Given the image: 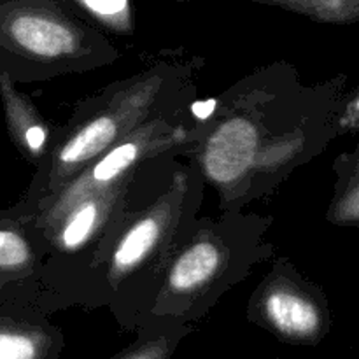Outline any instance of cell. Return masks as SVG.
<instances>
[{"label": "cell", "mask_w": 359, "mask_h": 359, "mask_svg": "<svg viewBox=\"0 0 359 359\" xmlns=\"http://www.w3.org/2000/svg\"><path fill=\"white\" fill-rule=\"evenodd\" d=\"M46 238L28 217L0 210V297L23 300L44 279Z\"/></svg>", "instance_id": "277c9868"}, {"label": "cell", "mask_w": 359, "mask_h": 359, "mask_svg": "<svg viewBox=\"0 0 359 359\" xmlns=\"http://www.w3.org/2000/svg\"><path fill=\"white\" fill-rule=\"evenodd\" d=\"M200 196L202 181L195 174L175 170L174 182L165 186L160 196L151 198V207L137 210L133 221L128 219L125 205L93 256L95 284H109L114 290L130 284L144 287L160 284L193 226L188 217L195 216Z\"/></svg>", "instance_id": "6da1fadb"}, {"label": "cell", "mask_w": 359, "mask_h": 359, "mask_svg": "<svg viewBox=\"0 0 359 359\" xmlns=\"http://www.w3.org/2000/svg\"><path fill=\"white\" fill-rule=\"evenodd\" d=\"M328 219L337 226H359V175L335 189Z\"/></svg>", "instance_id": "30bf717a"}, {"label": "cell", "mask_w": 359, "mask_h": 359, "mask_svg": "<svg viewBox=\"0 0 359 359\" xmlns=\"http://www.w3.org/2000/svg\"><path fill=\"white\" fill-rule=\"evenodd\" d=\"M224 226L226 223L205 224L203 230H196L195 224L189 228L184 242L165 269L161 293L195 300L241 279V269L248 270L251 262H235V235L231 230L223 235Z\"/></svg>", "instance_id": "3957f363"}, {"label": "cell", "mask_w": 359, "mask_h": 359, "mask_svg": "<svg viewBox=\"0 0 359 359\" xmlns=\"http://www.w3.org/2000/svg\"><path fill=\"white\" fill-rule=\"evenodd\" d=\"M305 14L325 23H358L359 0H258Z\"/></svg>", "instance_id": "ba28073f"}, {"label": "cell", "mask_w": 359, "mask_h": 359, "mask_svg": "<svg viewBox=\"0 0 359 359\" xmlns=\"http://www.w3.org/2000/svg\"><path fill=\"white\" fill-rule=\"evenodd\" d=\"M259 132L245 116H235L217 126L203 149L202 167L217 184H230L244 177L258 156Z\"/></svg>", "instance_id": "8992f818"}, {"label": "cell", "mask_w": 359, "mask_h": 359, "mask_svg": "<svg viewBox=\"0 0 359 359\" xmlns=\"http://www.w3.org/2000/svg\"><path fill=\"white\" fill-rule=\"evenodd\" d=\"M95 39L67 0H0V74L13 83L34 67L67 63Z\"/></svg>", "instance_id": "7a4b0ae2"}, {"label": "cell", "mask_w": 359, "mask_h": 359, "mask_svg": "<svg viewBox=\"0 0 359 359\" xmlns=\"http://www.w3.org/2000/svg\"><path fill=\"white\" fill-rule=\"evenodd\" d=\"M262 312L277 333L297 342H316L328 330L326 300L297 279L270 286L262 298Z\"/></svg>", "instance_id": "5b68a950"}, {"label": "cell", "mask_w": 359, "mask_h": 359, "mask_svg": "<svg viewBox=\"0 0 359 359\" xmlns=\"http://www.w3.org/2000/svg\"><path fill=\"white\" fill-rule=\"evenodd\" d=\"M217 100H202V102H193L189 105V112L193 114V118H196L198 121H207V119L212 118V114L216 112Z\"/></svg>", "instance_id": "5bb4252c"}, {"label": "cell", "mask_w": 359, "mask_h": 359, "mask_svg": "<svg viewBox=\"0 0 359 359\" xmlns=\"http://www.w3.org/2000/svg\"><path fill=\"white\" fill-rule=\"evenodd\" d=\"M337 135L358 133L359 137V90L351 97H340L335 114Z\"/></svg>", "instance_id": "8fae6325"}, {"label": "cell", "mask_w": 359, "mask_h": 359, "mask_svg": "<svg viewBox=\"0 0 359 359\" xmlns=\"http://www.w3.org/2000/svg\"><path fill=\"white\" fill-rule=\"evenodd\" d=\"M165 356H167V342L160 339L153 344H147L146 347H142V349H139L132 356L125 359H165Z\"/></svg>", "instance_id": "4fadbf2b"}, {"label": "cell", "mask_w": 359, "mask_h": 359, "mask_svg": "<svg viewBox=\"0 0 359 359\" xmlns=\"http://www.w3.org/2000/svg\"><path fill=\"white\" fill-rule=\"evenodd\" d=\"M76 11L91 18L95 23L114 30L118 34H130L133 28L132 0H67Z\"/></svg>", "instance_id": "9c48e42d"}, {"label": "cell", "mask_w": 359, "mask_h": 359, "mask_svg": "<svg viewBox=\"0 0 359 359\" xmlns=\"http://www.w3.org/2000/svg\"><path fill=\"white\" fill-rule=\"evenodd\" d=\"M0 95L6 107L7 125L18 144L32 154L42 153L46 139H48L46 130L34 118L27 102L20 97V93H16L13 81L6 74H0Z\"/></svg>", "instance_id": "52a82bcc"}, {"label": "cell", "mask_w": 359, "mask_h": 359, "mask_svg": "<svg viewBox=\"0 0 359 359\" xmlns=\"http://www.w3.org/2000/svg\"><path fill=\"white\" fill-rule=\"evenodd\" d=\"M333 168H335L337 172V188H342L344 184H347L349 181H353L354 177H358L359 175V140L356 144V147H354L351 153H346V154H340L339 158H337L335 165H333Z\"/></svg>", "instance_id": "7c38bea8"}]
</instances>
